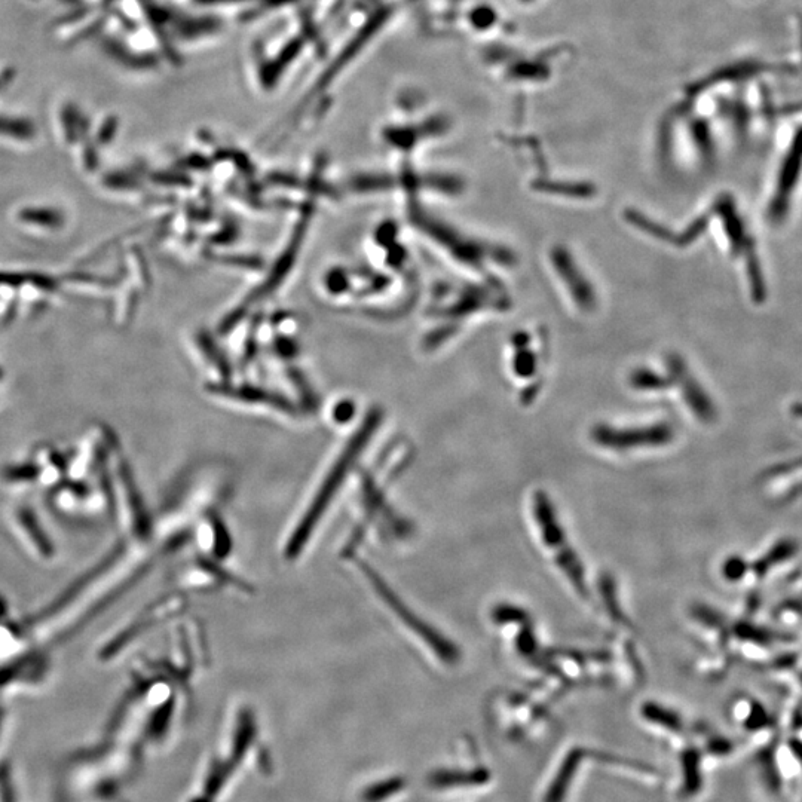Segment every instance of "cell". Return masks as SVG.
Returning a JSON list of instances; mask_svg holds the SVG:
<instances>
[{
	"instance_id": "1",
	"label": "cell",
	"mask_w": 802,
	"mask_h": 802,
	"mask_svg": "<svg viewBox=\"0 0 802 802\" xmlns=\"http://www.w3.org/2000/svg\"><path fill=\"white\" fill-rule=\"evenodd\" d=\"M532 516L537 522L538 532L544 546L549 549L554 557V562L559 566L566 578L571 581L575 592L580 596H587L586 575L584 566L581 565L580 557L572 549L566 538L565 531L556 517V511L549 495L544 492H537L532 498Z\"/></svg>"
},
{
	"instance_id": "2",
	"label": "cell",
	"mask_w": 802,
	"mask_h": 802,
	"mask_svg": "<svg viewBox=\"0 0 802 802\" xmlns=\"http://www.w3.org/2000/svg\"><path fill=\"white\" fill-rule=\"evenodd\" d=\"M360 569L364 580L370 583L373 592L376 593V598L384 602L387 611L394 614L401 626L406 627L425 647L430 648L434 657L446 664H453L459 660L458 648L451 644V641H448L442 633L436 632V629H433L430 624L424 623L412 609L407 608L406 603L397 598L396 593L385 584L378 574L373 572L370 566L360 565Z\"/></svg>"
},
{
	"instance_id": "3",
	"label": "cell",
	"mask_w": 802,
	"mask_h": 802,
	"mask_svg": "<svg viewBox=\"0 0 802 802\" xmlns=\"http://www.w3.org/2000/svg\"><path fill=\"white\" fill-rule=\"evenodd\" d=\"M595 439L603 448L626 451V449L664 445L670 439V434L669 430L664 427L632 431H614L603 428V430L596 431Z\"/></svg>"
},
{
	"instance_id": "4",
	"label": "cell",
	"mask_w": 802,
	"mask_h": 802,
	"mask_svg": "<svg viewBox=\"0 0 802 802\" xmlns=\"http://www.w3.org/2000/svg\"><path fill=\"white\" fill-rule=\"evenodd\" d=\"M492 783V773L482 761L470 767L448 768L433 776L437 789H485Z\"/></svg>"
},
{
	"instance_id": "5",
	"label": "cell",
	"mask_w": 802,
	"mask_h": 802,
	"mask_svg": "<svg viewBox=\"0 0 802 802\" xmlns=\"http://www.w3.org/2000/svg\"><path fill=\"white\" fill-rule=\"evenodd\" d=\"M0 802H17L11 768L6 762L0 764Z\"/></svg>"
},
{
	"instance_id": "6",
	"label": "cell",
	"mask_w": 802,
	"mask_h": 802,
	"mask_svg": "<svg viewBox=\"0 0 802 802\" xmlns=\"http://www.w3.org/2000/svg\"><path fill=\"white\" fill-rule=\"evenodd\" d=\"M9 79H11V73L9 72L2 73V75H0V90H2V87L6 84V82H9Z\"/></svg>"
},
{
	"instance_id": "7",
	"label": "cell",
	"mask_w": 802,
	"mask_h": 802,
	"mask_svg": "<svg viewBox=\"0 0 802 802\" xmlns=\"http://www.w3.org/2000/svg\"><path fill=\"white\" fill-rule=\"evenodd\" d=\"M2 718H3V715H2V712H0V727H2Z\"/></svg>"
}]
</instances>
